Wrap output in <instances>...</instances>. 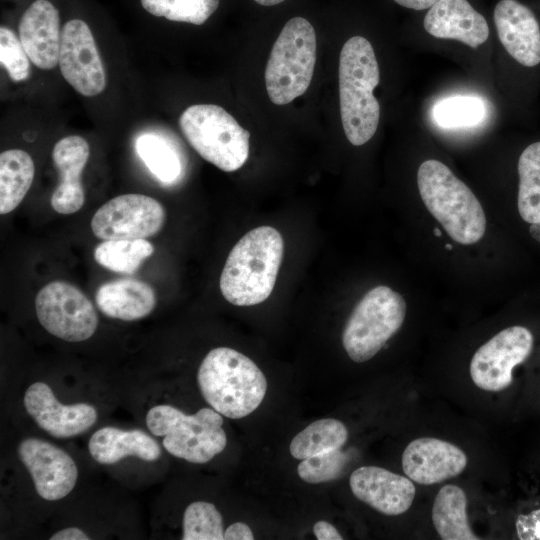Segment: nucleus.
<instances>
[{
    "mask_svg": "<svg viewBox=\"0 0 540 540\" xmlns=\"http://www.w3.org/2000/svg\"><path fill=\"white\" fill-rule=\"evenodd\" d=\"M284 253L283 237L270 226L246 233L230 251L220 276L223 297L236 306H252L272 293Z\"/></svg>",
    "mask_w": 540,
    "mask_h": 540,
    "instance_id": "obj_1",
    "label": "nucleus"
},
{
    "mask_svg": "<svg viewBox=\"0 0 540 540\" xmlns=\"http://www.w3.org/2000/svg\"><path fill=\"white\" fill-rule=\"evenodd\" d=\"M197 382L210 407L231 419L255 411L267 391V380L260 368L229 347H217L207 353L199 366Z\"/></svg>",
    "mask_w": 540,
    "mask_h": 540,
    "instance_id": "obj_2",
    "label": "nucleus"
},
{
    "mask_svg": "<svg viewBox=\"0 0 540 540\" xmlns=\"http://www.w3.org/2000/svg\"><path fill=\"white\" fill-rule=\"evenodd\" d=\"M379 80V66L370 42L362 36L348 39L339 59V96L342 126L352 145L365 144L377 130L380 106L373 91Z\"/></svg>",
    "mask_w": 540,
    "mask_h": 540,
    "instance_id": "obj_3",
    "label": "nucleus"
},
{
    "mask_svg": "<svg viewBox=\"0 0 540 540\" xmlns=\"http://www.w3.org/2000/svg\"><path fill=\"white\" fill-rule=\"evenodd\" d=\"M417 185L426 208L453 240L470 245L483 237L486 217L479 200L445 164L424 161L417 172Z\"/></svg>",
    "mask_w": 540,
    "mask_h": 540,
    "instance_id": "obj_4",
    "label": "nucleus"
},
{
    "mask_svg": "<svg viewBox=\"0 0 540 540\" xmlns=\"http://www.w3.org/2000/svg\"><path fill=\"white\" fill-rule=\"evenodd\" d=\"M223 418L213 408H201L187 415L178 408L161 404L153 406L146 415L149 431L163 437V447L172 456L191 463L209 462L227 444L222 428Z\"/></svg>",
    "mask_w": 540,
    "mask_h": 540,
    "instance_id": "obj_5",
    "label": "nucleus"
},
{
    "mask_svg": "<svg viewBox=\"0 0 540 540\" xmlns=\"http://www.w3.org/2000/svg\"><path fill=\"white\" fill-rule=\"evenodd\" d=\"M316 34L302 17L290 19L276 39L265 70L270 100L286 105L308 89L316 63Z\"/></svg>",
    "mask_w": 540,
    "mask_h": 540,
    "instance_id": "obj_6",
    "label": "nucleus"
},
{
    "mask_svg": "<svg viewBox=\"0 0 540 540\" xmlns=\"http://www.w3.org/2000/svg\"><path fill=\"white\" fill-rule=\"evenodd\" d=\"M179 126L192 148L222 171H236L248 159L250 133L220 106L192 105L180 115Z\"/></svg>",
    "mask_w": 540,
    "mask_h": 540,
    "instance_id": "obj_7",
    "label": "nucleus"
},
{
    "mask_svg": "<svg viewBox=\"0 0 540 540\" xmlns=\"http://www.w3.org/2000/svg\"><path fill=\"white\" fill-rule=\"evenodd\" d=\"M405 315L401 294L384 285L369 290L343 330L342 344L349 358L356 363L373 358L401 328Z\"/></svg>",
    "mask_w": 540,
    "mask_h": 540,
    "instance_id": "obj_8",
    "label": "nucleus"
},
{
    "mask_svg": "<svg viewBox=\"0 0 540 540\" xmlns=\"http://www.w3.org/2000/svg\"><path fill=\"white\" fill-rule=\"evenodd\" d=\"M35 309L42 327L68 342H82L93 336L98 316L86 295L65 281H52L36 295Z\"/></svg>",
    "mask_w": 540,
    "mask_h": 540,
    "instance_id": "obj_9",
    "label": "nucleus"
},
{
    "mask_svg": "<svg viewBox=\"0 0 540 540\" xmlns=\"http://www.w3.org/2000/svg\"><path fill=\"white\" fill-rule=\"evenodd\" d=\"M165 218V209L156 199L123 194L100 206L90 225L93 234L102 240L145 239L161 230Z\"/></svg>",
    "mask_w": 540,
    "mask_h": 540,
    "instance_id": "obj_10",
    "label": "nucleus"
},
{
    "mask_svg": "<svg viewBox=\"0 0 540 540\" xmlns=\"http://www.w3.org/2000/svg\"><path fill=\"white\" fill-rule=\"evenodd\" d=\"M533 335L523 326L508 327L484 343L470 362L473 383L484 391L499 392L512 383L513 368L533 349Z\"/></svg>",
    "mask_w": 540,
    "mask_h": 540,
    "instance_id": "obj_11",
    "label": "nucleus"
},
{
    "mask_svg": "<svg viewBox=\"0 0 540 540\" xmlns=\"http://www.w3.org/2000/svg\"><path fill=\"white\" fill-rule=\"evenodd\" d=\"M59 66L65 80L84 96H96L106 87V74L94 37L80 19H72L62 28Z\"/></svg>",
    "mask_w": 540,
    "mask_h": 540,
    "instance_id": "obj_12",
    "label": "nucleus"
},
{
    "mask_svg": "<svg viewBox=\"0 0 540 540\" xmlns=\"http://www.w3.org/2000/svg\"><path fill=\"white\" fill-rule=\"evenodd\" d=\"M18 455L41 498L60 500L75 487L78 478L76 463L58 446L39 438H26L18 446Z\"/></svg>",
    "mask_w": 540,
    "mask_h": 540,
    "instance_id": "obj_13",
    "label": "nucleus"
},
{
    "mask_svg": "<svg viewBox=\"0 0 540 540\" xmlns=\"http://www.w3.org/2000/svg\"><path fill=\"white\" fill-rule=\"evenodd\" d=\"M24 407L36 424L55 438H70L92 427L97 410L87 403L62 404L44 382L31 384L24 394Z\"/></svg>",
    "mask_w": 540,
    "mask_h": 540,
    "instance_id": "obj_14",
    "label": "nucleus"
},
{
    "mask_svg": "<svg viewBox=\"0 0 540 540\" xmlns=\"http://www.w3.org/2000/svg\"><path fill=\"white\" fill-rule=\"evenodd\" d=\"M467 465L466 454L454 444L432 437L412 440L402 454L406 476L420 485L456 477Z\"/></svg>",
    "mask_w": 540,
    "mask_h": 540,
    "instance_id": "obj_15",
    "label": "nucleus"
},
{
    "mask_svg": "<svg viewBox=\"0 0 540 540\" xmlns=\"http://www.w3.org/2000/svg\"><path fill=\"white\" fill-rule=\"evenodd\" d=\"M349 484L357 499L390 516L406 512L416 494L411 479L377 466L357 468L352 472Z\"/></svg>",
    "mask_w": 540,
    "mask_h": 540,
    "instance_id": "obj_16",
    "label": "nucleus"
},
{
    "mask_svg": "<svg viewBox=\"0 0 540 540\" xmlns=\"http://www.w3.org/2000/svg\"><path fill=\"white\" fill-rule=\"evenodd\" d=\"M494 24L505 50L520 64L540 63V27L534 13L517 0H500L494 8Z\"/></svg>",
    "mask_w": 540,
    "mask_h": 540,
    "instance_id": "obj_17",
    "label": "nucleus"
},
{
    "mask_svg": "<svg viewBox=\"0 0 540 540\" xmlns=\"http://www.w3.org/2000/svg\"><path fill=\"white\" fill-rule=\"evenodd\" d=\"M19 39L29 59L40 69L59 63L61 33L59 12L48 0H36L22 15Z\"/></svg>",
    "mask_w": 540,
    "mask_h": 540,
    "instance_id": "obj_18",
    "label": "nucleus"
},
{
    "mask_svg": "<svg viewBox=\"0 0 540 540\" xmlns=\"http://www.w3.org/2000/svg\"><path fill=\"white\" fill-rule=\"evenodd\" d=\"M89 155V144L81 136H67L54 145L52 159L59 173V183L50 203L57 213L73 214L84 205L85 193L81 174Z\"/></svg>",
    "mask_w": 540,
    "mask_h": 540,
    "instance_id": "obj_19",
    "label": "nucleus"
},
{
    "mask_svg": "<svg viewBox=\"0 0 540 540\" xmlns=\"http://www.w3.org/2000/svg\"><path fill=\"white\" fill-rule=\"evenodd\" d=\"M423 26L433 37L458 40L471 48L479 47L489 36L485 17L467 0H440L429 8Z\"/></svg>",
    "mask_w": 540,
    "mask_h": 540,
    "instance_id": "obj_20",
    "label": "nucleus"
},
{
    "mask_svg": "<svg viewBox=\"0 0 540 540\" xmlns=\"http://www.w3.org/2000/svg\"><path fill=\"white\" fill-rule=\"evenodd\" d=\"M95 301L104 315L123 321H135L148 316L154 310L157 298L149 284L128 277L99 286Z\"/></svg>",
    "mask_w": 540,
    "mask_h": 540,
    "instance_id": "obj_21",
    "label": "nucleus"
},
{
    "mask_svg": "<svg viewBox=\"0 0 540 540\" xmlns=\"http://www.w3.org/2000/svg\"><path fill=\"white\" fill-rule=\"evenodd\" d=\"M91 457L100 464H114L128 456L156 461L161 455L158 443L139 429L123 430L105 426L95 431L88 442Z\"/></svg>",
    "mask_w": 540,
    "mask_h": 540,
    "instance_id": "obj_22",
    "label": "nucleus"
},
{
    "mask_svg": "<svg viewBox=\"0 0 540 540\" xmlns=\"http://www.w3.org/2000/svg\"><path fill=\"white\" fill-rule=\"evenodd\" d=\"M467 497L462 488L448 484L437 493L431 511L436 532L443 540H477L468 522Z\"/></svg>",
    "mask_w": 540,
    "mask_h": 540,
    "instance_id": "obj_23",
    "label": "nucleus"
},
{
    "mask_svg": "<svg viewBox=\"0 0 540 540\" xmlns=\"http://www.w3.org/2000/svg\"><path fill=\"white\" fill-rule=\"evenodd\" d=\"M35 174L31 156L20 149L0 154V213L12 212L30 189Z\"/></svg>",
    "mask_w": 540,
    "mask_h": 540,
    "instance_id": "obj_24",
    "label": "nucleus"
},
{
    "mask_svg": "<svg viewBox=\"0 0 540 540\" xmlns=\"http://www.w3.org/2000/svg\"><path fill=\"white\" fill-rule=\"evenodd\" d=\"M135 149L151 174L164 185L178 183L184 173L183 158L178 149L163 137L144 133L135 142Z\"/></svg>",
    "mask_w": 540,
    "mask_h": 540,
    "instance_id": "obj_25",
    "label": "nucleus"
},
{
    "mask_svg": "<svg viewBox=\"0 0 540 540\" xmlns=\"http://www.w3.org/2000/svg\"><path fill=\"white\" fill-rule=\"evenodd\" d=\"M348 438L346 426L339 420L324 418L312 422L291 441L293 458L303 460L311 456L341 448Z\"/></svg>",
    "mask_w": 540,
    "mask_h": 540,
    "instance_id": "obj_26",
    "label": "nucleus"
},
{
    "mask_svg": "<svg viewBox=\"0 0 540 540\" xmlns=\"http://www.w3.org/2000/svg\"><path fill=\"white\" fill-rule=\"evenodd\" d=\"M154 252L146 239L104 240L94 249V260L102 267L122 274H134Z\"/></svg>",
    "mask_w": 540,
    "mask_h": 540,
    "instance_id": "obj_27",
    "label": "nucleus"
},
{
    "mask_svg": "<svg viewBox=\"0 0 540 540\" xmlns=\"http://www.w3.org/2000/svg\"><path fill=\"white\" fill-rule=\"evenodd\" d=\"M518 211L529 223L540 222V141L523 150L518 160Z\"/></svg>",
    "mask_w": 540,
    "mask_h": 540,
    "instance_id": "obj_28",
    "label": "nucleus"
},
{
    "mask_svg": "<svg viewBox=\"0 0 540 540\" xmlns=\"http://www.w3.org/2000/svg\"><path fill=\"white\" fill-rule=\"evenodd\" d=\"M141 4L154 16L202 25L216 11L219 0H141Z\"/></svg>",
    "mask_w": 540,
    "mask_h": 540,
    "instance_id": "obj_29",
    "label": "nucleus"
},
{
    "mask_svg": "<svg viewBox=\"0 0 540 540\" xmlns=\"http://www.w3.org/2000/svg\"><path fill=\"white\" fill-rule=\"evenodd\" d=\"M434 121L441 127H470L485 116L483 101L474 96H453L438 101L432 110Z\"/></svg>",
    "mask_w": 540,
    "mask_h": 540,
    "instance_id": "obj_30",
    "label": "nucleus"
},
{
    "mask_svg": "<svg viewBox=\"0 0 540 540\" xmlns=\"http://www.w3.org/2000/svg\"><path fill=\"white\" fill-rule=\"evenodd\" d=\"M183 540L224 539L223 519L214 504L196 501L189 504L182 520Z\"/></svg>",
    "mask_w": 540,
    "mask_h": 540,
    "instance_id": "obj_31",
    "label": "nucleus"
},
{
    "mask_svg": "<svg viewBox=\"0 0 540 540\" xmlns=\"http://www.w3.org/2000/svg\"><path fill=\"white\" fill-rule=\"evenodd\" d=\"M347 462L346 453L340 448L332 449L301 460L297 472L304 482L320 484L339 478Z\"/></svg>",
    "mask_w": 540,
    "mask_h": 540,
    "instance_id": "obj_32",
    "label": "nucleus"
},
{
    "mask_svg": "<svg viewBox=\"0 0 540 540\" xmlns=\"http://www.w3.org/2000/svg\"><path fill=\"white\" fill-rule=\"evenodd\" d=\"M0 62L13 81L20 82L29 78V57L20 39L5 26L0 27Z\"/></svg>",
    "mask_w": 540,
    "mask_h": 540,
    "instance_id": "obj_33",
    "label": "nucleus"
},
{
    "mask_svg": "<svg viewBox=\"0 0 540 540\" xmlns=\"http://www.w3.org/2000/svg\"><path fill=\"white\" fill-rule=\"evenodd\" d=\"M515 526L520 540H540V508L519 515Z\"/></svg>",
    "mask_w": 540,
    "mask_h": 540,
    "instance_id": "obj_34",
    "label": "nucleus"
},
{
    "mask_svg": "<svg viewBox=\"0 0 540 540\" xmlns=\"http://www.w3.org/2000/svg\"><path fill=\"white\" fill-rule=\"evenodd\" d=\"M226 540H252L254 539L250 527L243 522H235L224 531Z\"/></svg>",
    "mask_w": 540,
    "mask_h": 540,
    "instance_id": "obj_35",
    "label": "nucleus"
},
{
    "mask_svg": "<svg viewBox=\"0 0 540 540\" xmlns=\"http://www.w3.org/2000/svg\"><path fill=\"white\" fill-rule=\"evenodd\" d=\"M313 533L318 540H342L343 537L337 529L325 520L317 521L313 526Z\"/></svg>",
    "mask_w": 540,
    "mask_h": 540,
    "instance_id": "obj_36",
    "label": "nucleus"
},
{
    "mask_svg": "<svg viewBox=\"0 0 540 540\" xmlns=\"http://www.w3.org/2000/svg\"><path fill=\"white\" fill-rule=\"evenodd\" d=\"M51 540H89L90 537L80 528L77 527H68L61 529L52 536Z\"/></svg>",
    "mask_w": 540,
    "mask_h": 540,
    "instance_id": "obj_37",
    "label": "nucleus"
},
{
    "mask_svg": "<svg viewBox=\"0 0 540 540\" xmlns=\"http://www.w3.org/2000/svg\"><path fill=\"white\" fill-rule=\"evenodd\" d=\"M400 6H403L412 10H425L431 8L440 0H393Z\"/></svg>",
    "mask_w": 540,
    "mask_h": 540,
    "instance_id": "obj_38",
    "label": "nucleus"
},
{
    "mask_svg": "<svg viewBox=\"0 0 540 540\" xmlns=\"http://www.w3.org/2000/svg\"><path fill=\"white\" fill-rule=\"evenodd\" d=\"M529 232L536 241L540 242V222L531 223Z\"/></svg>",
    "mask_w": 540,
    "mask_h": 540,
    "instance_id": "obj_39",
    "label": "nucleus"
},
{
    "mask_svg": "<svg viewBox=\"0 0 540 540\" xmlns=\"http://www.w3.org/2000/svg\"><path fill=\"white\" fill-rule=\"evenodd\" d=\"M256 3L263 5V6H273L276 4H279L285 0H254Z\"/></svg>",
    "mask_w": 540,
    "mask_h": 540,
    "instance_id": "obj_40",
    "label": "nucleus"
},
{
    "mask_svg": "<svg viewBox=\"0 0 540 540\" xmlns=\"http://www.w3.org/2000/svg\"><path fill=\"white\" fill-rule=\"evenodd\" d=\"M434 234H435L436 236H441V231H440L438 228H435V229H434Z\"/></svg>",
    "mask_w": 540,
    "mask_h": 540,
    "instance_id": "obj_41",
    "label": "nucleus"
},
{
    "mask_svg": "<svg viewBox=\"0 0 540 540\" xmlns=\"http://www.w3.org/2000/svg\"><path fill=\"white\" fill-rule=\"evenodd\" d=\"M446 249L451 250V249H452L451 245H450V244H447V245H446Z\"/></svg>",
    "mask_w": 540,
    "mask_h": 540,
    "instance_id": "obj_42",
    "label": "nucleus"
}]
</instances>
